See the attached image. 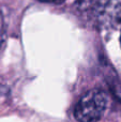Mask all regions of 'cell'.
<instances>
[{
    "label": "cell",
    "instance_id": "cell-1",
    "mask_svg": "<svg viewBox=\"0 0 121 122\" xmlns=\"http://www.w3.org/2000/svg\"><path fill=\"white\" fill-rule=\"evenodd\" d=\"M108 104L107 94L93 89L86 92L74 109V117L78 122H98L102 118Z\"/></svg>",
    "mask_w": 121,
    "mask_h": 122
},
{
    "label": "cell",
    "instance_id": "cell-2",
    "mask_svg": "<svg viewBox=\"0 0 121 122\" xmlns=\"http://www.w3.org/2000/svg\"><path fill=\"white\" fill-rule=\"evenodd\" d=\"M94 16L101 26L121 23V0H99L94 6Z\"/></svg>",
    "mask_w": 121,
    "mask_h": 122
},
{
    "label": "cell",
    "instance_id": "cell-3",
    "mask_svg": "<svg viewBox=\"0 0 121 122\" xmlns=\"http://www.w3.org/2000/svg\"><path fill=\"white\" fill-rule=\"evenodd\" d=\"M41 2H46V3H54V4H59L64 2L66 0H39Z\"/></svg>",
    "mask_w": 121,
    "mask_h": 122
},
{
    "label": "cell",
    "instance_id": "cell-4",
    "mask_svg": "<svg viewBox=\"0 0 121 122\" xmlns=\"http://www.w3.org/2000/svg\"><path fill=\"white\" fill-rule=\"evenodd\" d=\"M119 41H120V47H121V33H120V38H119Z\"/></svg>",
    "mask_w": 121,
    "mask_h": 122
}]
</instances>
